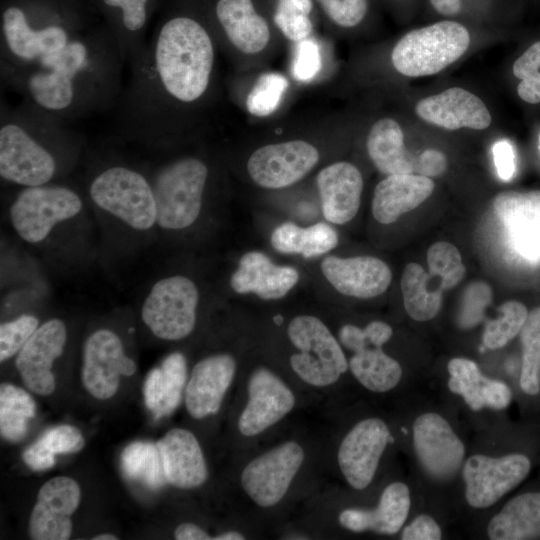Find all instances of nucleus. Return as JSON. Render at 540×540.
I'll list each match as a JSON object with an SVG mask.
<instances>
[{"label": "nucleus", "instance_id": "1", "mask_svg": "<svg viewBox=\"0 0 540 540\" xmlns=\"http://www.w3.org/2000/svg\"><path fill=\"white\" fill-rule=\"evenodd\" d=\"M216 37L199 20H166L130 65L118 100L119 126L146 142H165L201 125L217 89Z\"/></svg>", "mask_w": 540, "mask_h": 540}, {"label": "nucleus", "instance_id": "2", "mask_svg": "<svg viewBox=\"0 0 540 540\" xmlns=\"http://www.w3.org/2000/svg\"><path fill=\"white\" fill-rule=\"evenodd\" d=\"M123 64L113 38L76 36L60 52L2 77L27 102L66 122L118 102Z\"/></svg>", "mask_w": 540, "mask_h": 540}, {"label": "nucleus", "instance_id": "3", "mask_svg": "<svg viewBox=\"0 0 540 540\" xmlns=\"http://www.w3.org/2000/svg\"><path fill=\"white\" fill-rule=\"evenodd\" d=\"M62 122L25 101L1 117L0 175L24 187L49 183L57 171V160L45 145Z\"/></svg>", "mask_w": 540, "mask_h": 540}, {"label": "nucleus", "instance_id": "4", "mask_svg": "<svg viewBox=\"0 0 540 540\" xmlns=\"http://www.w3.org/2000/svg\"><path fill=\"white\" fill-rule=\"evenodd\" d=\"M209 175L207 163L192 155L175 158L154 173L151 184L160 227L180 230L196 221Z\"/></svg>", "mask_w": 540, "mask_h": 540}, {"label": "nucleus", "instance_id": "5", "mask_svg": "<svg viewBox=\"0 0 540 540\" xmlns=\"http://www.w3.org/2000/svg\"><path fill=\"white\" fill-rule=\"evenodd\" d=\"M214 14L219 27V48L238 68H257L277 52L280 35L253 0H218Z\"/></svg>", "mask_w": 540, "mask_h": 540}, {"label": "nucleus", "instance_id": "6", "mask_svg": "<svg viewBox=\"0 0 540 540\" xmlns=\"http://www.w3.org/2000/svg\"><path fill=\"white\" fill-rule=\"evenodd\" d=\"M470 45V34L462 24L444 20L403 35L391 51L394 69L407 77L439 73L458 60Z\"/></svg>", "mask_w": 540, "mask_h": 540}, {"label": "nucleus", "instance_id": "7", "mask_svg": "<svg viewBox=\"0 0 540 540\" xmlns=\"http://www.w3.org/2000/svg\"><path fill=\"white\" fill-rule=\"evenodd\" d=\"M291 344L299 351L290 357L298 377L315 387L334 384L347 371L349 363L338 340L319 318L294 317L287 327Z\"/></svg>", "mask_w": 540, "mask_h": 540}, {"label": "nucleus", "instance_id": "8", "mask_svg": "<svg viewBox=\"0 0 540 540\" xmlns=\"http://www.w3.org/2000/svg\"><path fill=\"white\" fill-rule=\"evenodd\" d=\"M93 202L130 227L147 230L156 222V203L151 181L142 173L123 166H110L91 181Z\"/></svg>", "mask_w": 540, "mask_h": 540}, {"label": "nucleus", "instance_id": "9", "mask_svg": "<svg viewBox=\"0 0 540 540\" xmlns=\"http://www.w3.org/2000/svg\"><path fill=\"white\" fill-rule=\"evenodd\" d=\"M199 292L185 276L159 280L142 306V320L151 332L164 340H180L194 329Z\"/></svg>", "mask_w": 540, "mask_h": 540}, {"label": "nucleus", "instance_id": "10", "mask_svg": "<svg viewBox=\"0 0 540 540\" xmlns=\"http://www.w3.org/2000/svg\"><path fill=\"white\" fill-rule=\"evenodd\" d=\"M81 208L82 201L76 192L47 183L21 190L10 206V219L22 239L38 243L57 223L76 216Z\"/></svg>", "mask_w": 540, "mask_h": 540}, {"label": "nucleus", "instance_id": "11", "mask_svg": "<svg viewBox=\"0 0 540 540\" xmlns=\"http://www.w3.org/2000/svg\"><path fill=\"white\" fill-rule=\"evenodd\" d=\"M319 147L307 138H291L257 147L246 161V171L257 186L278 190L306 177L319 163Z\"/></svg>", "mask_w": 540, "mask_h": 540}, {"label": "nucleus", "instance_id": "12", "mask_svg": "<svg viewBox=\"0 0 540 540\" xmlns=\"http://www.w3.org/2000/svg\"><path fill=\"white\" fill-rule=\"evenodd\" d=\"M303 461V448L285 442L247 464L241 474L242 488L258 506H274L287 493Z\"/></svg>", "mask_w": 540, "mask_h": 540}, {"label": "nucleus", "instance_id": "13", "mask_svg": "<svg viewBox=\"0 0 540 540\" xmlns=\"http://www.w3.org/2000/svg\"><path fill=\"white\" fill-rule=\"evenodd\" d=\"M531 462L524 454L493 458L473 455L463 468L465 496L474 508H486L519 485L529 474Z\"/></svg>", "mask_w": 540, "mask_h": 540}, {"label": "nucleus", "instance_id": "14", "mask_svg": "<svg viewBox=\"0 0 540 540\" xmlns=\"http://www.w3.org/2000/svg\"><path fill=\"white\" fill-rule=\"evenodd\" d=\"M135 362L125 355L120 338L108 329L93 332L83 347L81 379L94 398L107 400L118 391L121 376H132Z\"/></svg>", "mask_w": 540, "mask_h": 540}, {"label": "nucleus", "instance_id": "15", "mask_svg": "<svg viewBox=\"0 0 540 540\" xmlns=\"http://www.w3.org/2000/svg\"><path fill=\"white\" fill-rule=\"evenodd\" d=\"M389 439V428L379 418L364 419L346 434L339 446L338 465L351 487L362 490L371 483Z\"/></svg>", "mask_w": 540, "mask_h": 540}, {"label": "nucleus", "instance_id": "16", "mask_svg": "<svg viewBox=\"0 0 540 540\" xmlns=\"http://www.w3.org/2000/svg\"><path fill=\"white\" fill-rule=\"evenodd\" d=\"M78 483L66 476L45 482L31 511L28 532L34 540H66L72 534L71 516L79 506Z\"/></svg>", "mask_w": 540, "mask_h": 540}, {"label": "nucleus", "instance_id": "17", "mask_svg": "<svg viewBox=\"0 0 540 540\" xmlns=\"http://www.w3.org/2000/svg\"><path fill=\"white\" fill-rule=\"evenodd\" d=\"M413 445L424 470L433 478L446 480L459 470L465 448L450 424L436 413H425L413 424Z\"/></svg>", "mask_w": 540, "mask_h": 540}, {"label": "nucleus", "instance_id": "18", "mask_svg": "<svg viewBox=\"0 0 540 540\" xmlns=\"http://www.w3.org/2000/svg\"><path fill=\"white\" fill-rule=\"evenodd\" d=\"M295 396L283 380L265 367L255 369L248 380V401L238 429L246 437L256 436L286 416Z\"/></svg>", "mask_w": 540, "mask_h": 540}, {"label": "nucleus", "instance_id": "19", "mask_svg": "<svg viewBox=\"0 0 540 540\" xmlns=\"http://www.w3.org/2000/svg\"><path fill=\"white\" fill-rule=\"evenodd\" d=\"M67 338L66 326L51 319L39 326L17 354L16 367L32 392L47 396L55 390L54 361L62 354Z\"/></svg>", "mask_w": 540, "mask_h": 540}, {"label": "nucleus", "instance_id": "20", "mask_svg": "<svg viewBox=\"0 0 540 540\" xmlns=\"http://www.w3.org/2000/svg\"><path fill=\"white\" fill-rule=\"evenodd\" d=\"M493 207L507 230L511 243L522 257L540 258V190L503 191Z\"/></svg>", "mask_w": 540, "mask_h": 540}, {"label": "nucleus", "instance_id": "21", "mask_svg": "<svg viewBox=\"0 0 540 540\" xmlns=\"http://www.w3.org/2000/svg\"><path fill=\"white\" fill-rule=\"evenodd\" d=\"M321 272L340 294L369 299L383 294L391 284L389 266L374 256H327L321 262Z\"/></svg>", "mask_w": 540, "mask_h": 540}, {"label": "nucleus", "instance_id": "22", "mask_svg": "<svg viewBox=\"0 0 540 540\" xmlns=\"http://www.w3.org/2000/svg\"><path fill=\"white\" fill-rule=\"evenodd\" d=\"M415 112L425 122L447 130H483L492 121L484 102L460 87H452L419 100Z\"/></svg>", "mask_w": 540, "mask_h": 540}, {"label": "nucleus", "instance_id": "23", "mask_svg": "<svg viewBox=\"0 0 540 540\" xmlns=\"http://www.w3.org/2000/svg\"><path fill=\"white\" fill-rule=\"evenodd\" d=\"M236 372V361L226 353L200 360L185 386V406L195 419L216 414Z\"/></svg>", "mask_w": 540, "mask_h": 540}, {"label": "nucleus", "instance_id": "24", "mask_svg": "<svg viewBox=\"0 0 540 540\" xmlns=\"http://www.w3.org/2000/svg\"><path fill=\"white\" fill-rule=\"evenodd\" d=\"M316 186L325 219L342 225L357 214L364 181L351 162L336 161L323 167L316 176Z\"/></svg>", "mask_w": 540, "mask_h": 540}, {"label": "nucleus", "instance_id": "25", "mask_svg": "<svg viewBox=\"0 0 540 540\" xmlns=\"http://www.w3.org/2000/svg\"><path fill=\"white\" fill-rule=\"evenodd\" d=\"M299 278L296 268L277 265L265 253L250 251L240 258L230 286L238 294L253 293L263 300H277L286 296Z\"/></svg>", "mask_w": 540, "mask_h": 540}, {"label": "nucleus", "instance_id": "26", "mask_svg": "<svg viewBox=\"0 0 540 540\" xmlns=\"http://www.w3.org/2000/svg\"><path fill=\"white\" fill-rule=\"evenodd\" d=\"M156 445L166 482L177 488L192 489L206 481V461L192 432L182 428L171 429Z\"/></svg>", "mask_w": 540, "mask_h": 540}, {"label": "nucleus", "instance_id": "27", "mask_svg": "<svg viewBox=\"0 0 540 540\" xmlns=\"http://www.w3.org/2000/svg\"><path fill=\"white\" fill-rule=\"evenodd\" d=\"M435 184L418 174L386 175L375 187L371 203L373 217L381 224L394 223L405 213L422 204Z\"/></svg>", "mask_w": 540, "mask_h": 540}, {"label": "nucleus", "instance_id": "28", "mask_svg": "<svg viewBox=\"0 0 540 540\" xmlns=\"http://www.w3.org/2000/svg\"><path fill=\"white\" fill-rule=\"evenodd\" d=\"M410 503L408 486L393 482L384 489L375 509H345L339 514V522L353 532L372 530L380 534H396L407 519Z\"/></svg>", "mask_w": 540, "mask_h": 540}, {"label": "nucleus", "instance_id": "29", "mask_svg": "<svg viewBox=\"0 0 540 540\" xmlns=\"http://www.w3.org/2000/svg\"><path fill=\"white\" fill-rule=\"evenodd\" d=\"M366 148L373 165L382 174H416L418 155L406 150L402 128L393 118L382 117L371 125Z\"/></svg>", "mask_w": 540, "mask_h": 540}, {"label": "nucleus", "instance_id": "30", "mask_svg": "<svg viewBox=\"0 0 540 540\" xmlns=\"http://www.w3.org/2000/svg\"><path fill=\"white\" fill-rule=\"evenodd\" d=\"M186 378V359L180 352L169 354L160 366L149 371L143 396L156 419L170 415L179 406Z\"/></svg>", "mask_w": 540, "mask_h": 540}, {"label": "nucleus", "instance_id": "31", "mask_svg": "<svg viewBox=\"0 0 540 540\" xmlns=\"http://www.w3.org/2000/svg\"><path fill=\"white\" fill-rule=\"evenodd\" d=\"M449 289L440 275L431 270L426 272L418 263H408L403 270V303L407 314L415 321L434 318L441 307L443 292Z\"/></svg>", "mask_w": 540, "mask_h": 540}, {"label": "nucleus", "instance_id": "32", "mask_svg": "<svg viewBox=\"0 0 540 540\" xmlns=\"http://www.w3.org/2000/svg\"><path fill=\"white\" fill-rule=\"evenodd\" d=\"M492 540H523L540 535V492L524 493L508 501L488 524Z\"/></svg>", "mask_w": 540, "mask_h": 540}, {"label": "nucleus", "instance_id": "33", "mask_svg": "<svg viewBox=\"0 0 540 540\" xmlns=\"http://www.w3.org/2000/svg\"><path fill=\"white\" fill-rule=\"evenodd\" d=\"M270 242L283 254H297L309 259L330 252L338 244L337 232L327 223L319 222L303 228L285 222L274 229Z\"/></svg>", "mask_w": 540, "mask_h": 540}, {"label": "nucleus", "instance_id": "34", "mask_svg": "<svg viewBox=\"0 0 540 540\" xmlns=\"http://www.w3.org/2000/svg\"><path fill=\"white\" fill-rule=\"evenodd\" d=\"M348 363L354 377L374 392L393 389L402 376L400 364L378 346H368L354 352Z\"/></svg>", "mask_w": 540, "mask_h": 540}, {"label": "nucleus", "instance_id": "35", "mask_svg": "<svg viewBox=\"0 0 540 540\" xmlns=\"http://www.w3.org/2000/svg\"><path fill=\"white\" fill-rule=\"evenodd\" d=\"M120 13V31L115 43L124 64L131 65L145 45L142 31L148 18V0H102Z\"/></svg>", "mask_w": 540, "mask_h": 540}, {"label": "nucleus", "instance_id": "36", "mask_svg": "<svg viewBox=\"0 0 540 540\" xmlns=\"http://www.w3.org/2000/svg\"><path fill=\"white\" fill-rule=\"evenodd\" d=\"M290 83L286 75L277 71H263L249 81L240 103L251 116L264 118L273 115L282 105Z\"/></svg>", "mask_w": 540, "mask_h": 540}, {"label": "nucleus", "instance_id": "37", "mask_svg": "<svg viewBox=\"0 0 540 540\" xmlns=\"http://www.w3.org/2000/svg\"><path fill=\"white\" fill-rule=\"evenodd\" d=\"M36 403L24 389L13 384L0 386V432L3 438L16 442L24 438L28 421L34 418Z\"/></svg>", "mask_w": 540, "mask_h": 540}, {"label": "nucleus", "instance_id": "38", "mask_svg": "<svg viewBox=\"0 0 540 540\" xmlns=\"http://www.w3.org/2000/svg\"><path fill=\"white\" fill-rule=\"evenodd\" d=\"M121 463L127 477L152 489L166 482L159 450L151 442L136 441L129 444L123 450Z\"/></svg>", "mask_w": 540, "mask_h": 540}, {"label": "nucleus", "instance_id": "39", "mask_svg": "<svg viewBox=\"0 0 540 540\" xmlns=\"http://www.w3.org/2000/svg\"><path fill=\"white\" fill-rule=\"evenodd\" d=\"M313 0H276L272 21L287 41L297 43L313 36Z\"/></svg>", "mask_w": 540, "mask_h": 540}, {"label": "nucleus", "instance_id": "40", "mask_svg": "<svg viewBox=\"0 0 540 540\" xmlns=\"http://www.w3.org/2000/svg\"><path fill=\"white\" fill-rule=\"evenodd\" d=\"M522 344V369L520 386L524 393L540 392V306L529 312L520 332Z\"/></svg>", "mask_w": 540, "mask_h": 540}, {"label": "nucleus", "instance_id": "41", "mask_svg": "<svg viewBox=\"0 0 540 540\" xmlns=\"http://www.w3.org/2000/svg\"><path fill=\"white\" fill-rule=\"evenodd\" d=\"M498 311L499 316L486 324L483 333V345L491 350L504 347L517 336L529 314L526 306L515 300L503 303Z\"/></svg>", "mask_w": 540, "mask_h": 540}, {"label": "nucleus", "instance_id": "42", "mask_svg": "<svg viewBox=\"0 0 540 540\" xmlns=\"http://www.w3.org/2000/svg\"><path fill=\"white\" fill-rule=\"evenodd\" d=\"M450 378L448 380L449 389L461 395L468 406L473 410H480L485 407L482 396L485 377L476 362L467 358H453L447 365Z\"/></svg>", "mask_w": 540, "mask_h": 540}, {"label": "nucleus", "instance_id": "43", "mask_svg": "<svg viewBox=\"0 0 540 540\" xmlns=\"http://www.w3.org/2000/svg\"><path fill=\"white\" fill-rule=\"evenodd\" d=\"M512 74L518 81L516 92L520 100L532 106L540 104V39L514 60Z\"/></svg>", "mask_w": 540, "mask_h": 540}, {"label": "nucleus", "instance_id": "44", "mask_svg": "<svg viewBox=\"0 0 540 540\" xmlns=\"http://www.w3.org/2000/svg\"><path fill=\"white\" fill-rule=\"evenodd\" d=\"M428 270L440 275L450 289L460 283L465 275V266L456 246L440 241L432 244L427 251Z\"/></svg>", "mask_w": 540, "mask_h": 540}, {"label": "nucleus", "instance_id": "45", "mask_svg": "<svg viewBox=\"0 0 540 540\" xmlns=\"http://www.w3.org/2000/svg\"><path fill=\"white\" fill-rule=\"evenodd\" d=\"M323 52L320 43L313 37L293 43L291 75L298 81L308 83L323 70Z\"/></svg>", "mask_w": 540, "mask_h": 540}, {"label": "nucleus", "instance_id": "46", "mask_svg": "<svg viewBox=\"0 0 540 540\" xmlns=\"http://www.w3.org/2000/svg\"><path fill=\"white\" fill-rule=\"evenodd\" d=\"M39 321L35 316L22 315L0 326V361L4 362L18 353L32 334Z\"/></svg>", "mask_w": 540, "mask_h": 540}, {"label": "nucleus", "instance_id": "47", "mask_svg": "<svg viewBox=\"0 0 540 540\" xmlns=\"http://www.w3.org/2000/svg\"><path fill=\"white\" fill-rule=\"evenodd\" d=\"M325 17L336 27L358 26L368 12V0H316Z\"/></svg>", "mask_w": 540, "mask_h": 540}, {"label": "nucleus", "instance_id": "48", "mask_svg": "<svg viewBox=\"0 0 540 540\" xmlns=\"http://www.w3.org/2000/svg\"><path fill=\"white\" fill-rule=\"evenodd\" d=\"M492 300V291L488 284L476 281L465 289L458 322L462 328L477 325L484 317V309Z\"/></svg>", "mask_w": 540, "mask_h": 540}, {"label": "nucleus", "instance_id": "49", "mask_svg": "<svg viewBox=\"0 0 540 540\" xmlns=\"http://www.w3.org/2000/svg\"><path fill=\"white\" fill-rule=\"evenodd\" d=\"M37 442L54 456L78 452L85 444L80 430L66 424L46 430Z\"/></svg>", "mask_w": 540, "mask_h": 540}, {"label": "nucleus", "instance_id": "50", "mask_svg": "<svg viewBox=\"0 0 540 540\" xmlns=\"http://www.w3.org/2000/svg\"><path fill=\"white\" fill-rule=\"evenodd\" d=\"M442 532L437 522L430 516L422 514L407 525L401 534L403 540H439Z\"/></svg>", "mask_w": 540, "mask_h": 540}, {"label": "nucleus", "instance_id": "51", "mask_svg": "<svg viewBox=\"0 0 540 540\" xmlns=\"http://www.w3.org/2000/svg\"><path fill=\"white\" fill-rule=\"evenodd\" d=\"M482 396L485 406L501 410L510 404L512 393L504 382L487 378L483 386Z\"/></svg>", "mask_w": 540, "mask_h": 540}, {"label": "nucleus", "instance_id": "52", "mask_svg": "<svg viewBox=\"0 0 540 540\" xmlns=\"http://www.w3.org/2000/svg\"><path fill=\"white\" fill-rule=\"evenodd\" d=\"M447 158L439 150L427 149L418 155L416 174L426 177H438L447 170Z\"/></svg>", "mask_w": 540, "mask_h": 540}, {"label": "nucleus", "instance_id": "53", "mask_svg": "<svg viewBox=\"0 0 540 540\" xmlns=\"http://www.w3.org/2000/svg\"><path fill=\"white\" fill-rule=\"evenodd\" d=\"M494 162L499 177L505 181L512 178L515 171L514 151L506 140L498 141L493 147Z\"/></svg>", "mask_w": 540, "mask_h": 540}, {"label": "nucleus", "instance_id": "54", "mask_svg": "<svg viewBox=\"0 0 540 540\" xmlns=\"http://www.w3.org/2000/svg\"><path fill=\"white\" fill-rule=\"evenodd\" d=\"M22 459L33 471H44L55 464V456L50 454L37 441L23 452Z\"/></svg>", "mask_w": 540, "mask_h": 540}, {"label": "nucleus", "instance_id": "55", "mask_svg": "<svg viewBox=\"0 0 540 540\" xmlns=\"http://www.w3.org/2000/svg\"><path fill=\"white\" fill-rule=\"evenodd\" d=\"M176 540H210L213 539L201 527L193 523H182L174 531Z\"/></svg>", "mask_w": 540, "mask_h": 540}, {"label": "nucleus", "instance_id": "56", "mask_svg": "<svg viewBox=\"0 0 540 540\" xmlns=\"http://www.w3.org/2000/svg\"><path fill=\"white\" fill-rule=\"evenodd\" d=\"M432 7L441 15L455 16L462 8L461 0H429Z\"/></svg>", "mask_w": 540, "mask_h": 540}, {"label": "nucleus", "instance_id": "57", "mask_svg": "<svg viewBox=\"0 0 540 540\" xmlns=\"http://www.w3.org/2000/svg\"><path fill=\"white\" fill-rule=\"evenodd\" d=\"M243 534L235 531H228L213 537L214 540H243Z\"/></svg>", "mask_w": 540, "mask_h": 540}, {"label": "nucleus", "instance_id": "58", "mask_svg": "<svg viewBox=\"0 0 540 540\" xmlns=\"http://www.w3.org/2000/svg\"><path fill=\"white\" fill-rule=\"evenodd\" d=\"M92 539L93 540H117L118 537L113 534L103 533V534L94 536Z\"/></svg>", "mask_w": 540, "mask_h": 540}]
</instances>
